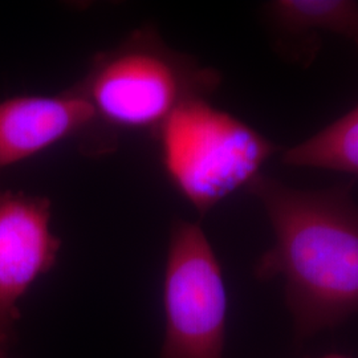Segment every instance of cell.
Returning a JSON list of instances; mask_svg holds the SVG:
<instances>
[{
	"label": "cell",
	"instance_id": "cell-1",
	"mask_svg": "<svg viewBox=\"0 0 358 358\" xmlns=\"http://www.w3.org/2000/svg\"><path fill=\"white\" fill-rule=\"evenodd\" d=\"M355 179L320 190L257 176L245 189L259 201L273 244L255 276L282 279L297 331L312 334L358 312V205Z\"/></svg>",
	"mask_w": 358,
	"mask_h": 358
},
{
	"label": "cell",
	"instance_id": "cell-2",
	"mask_svg": "<svg viewBox=\"0 0 358 358\" xmlns=\"http://www.w3.org/2000/svg\"><path fill=\"white\" fill-rule=\"evenodd\" d=\"M219 84L217 71L170 50L145 29L101 53L75 90L90 103L97 121L158 133L179 106L208 99Z\"/></svg>",
	"mask_w": 358,
	"mask_h": 358
},
{
	"label": "cell",
	"instance_id": "cell-3",
	"mask_svg": "<svg viewBox=\"0 0 358 358\" xmlns=\"http://www.w3.org/2000/svg\"><path fill=\"white\" fill-rule=\"evenodd\" d=\"M157 136L167 177L201 215L247 187L282 150L208 99L179 106Z\"/></svg>",
	"mask_w": 358,
	"mask_h": 358
},
{
	"label": "cell",
	"instance_id": "cell-4",
	"mask_svg": "<svg viewBox=\"0 0 358 358\" xmlns=\"http://www.w3.org/2000/svg\"><path fill=\"white\" fill-rule=\"evenodd\" d=\"M227 289L214 248L198 223L173 224L164 276L161 358H223Z\"/></svg>",
	"mask_w": 358,
	"mask_h": 358
},
{
	"label": "cell",
	"instance_id": "cell-5",
	"mask_svg": "<svg viewBox=\"0 0 358 358\" xmlns=\"http://www.w3.org/2000/svg\"><path fill=\"white\" fill-rule=\"evenodd\" d=\"M60 239L51 230V202L26 192H0V346L10 349L19 303L57 262Z\"/></svg>",
	"mask_w": 358,
	"mask_h": 358
},
{
	"label": "cell",
	"instance_id": "cell-6",
	"mask_svg": "<svg viewBox=\"0 0 358 358\" xmlns=\"http://www.w3.org/2000/svg\"><path fill=\"white\" fill-rule=\"evenodd\" d=\"M97 118L76 90L59 96H17L0 103V170L85 130Z\"/></svg>",
	"mask_w": 358,
	"mask_h": 358
},
{
	"label": "cell",
	"instance_id": "cell-7",
	"mask_svg": "<svg viewBox=\"0 0 358 358\" xmlns=\"http://www.w3.org/2000/svg\"><path fill=\"white\" fill-rule=\"evenodd\" d=\"M266 11L282 41L303 43L309 60L316 55L321 34L352 41L358 29V3L352 0H275Z\"/></svg>",
	"mask_w": 358,
	"mask_h": 358
},
{
	"label": "cell",
	"instance_id": "cell-8",
	"mask_svg": "<svg viewBox=\"0 0 358 358\" xmlns=\"http://www.w3.org/2000/svg\"><path fill=\"white\" fill-rule=\"evenodd\" d=\"M282 162L358 176V105L306 141L284 149Z\"/></svg>",
	"mask_w": 358,
	"mask_h": 358
},
{
	"label": "cell",
	"instance_id": "cell-9",
	"mask_svg": "<svg viewBox=\"0 0 358 358\" xmlns=\"http://www.w3.org/2000/svg\"><path fill=\"white\" fill-rule=\"evenodd\" d=\"M8 350H10V349H6V348H1V346H0V358H10V356H8Z\"/></svg>",
	"mask_w": 358,
	"mask_h": 358
},
{
	"label": "cell",
	"instance_id": "cell-10",
	"mask_svg": "<svg viewBox=\"0 0 358 358\" xmlns=\"http://www.w3.org/2000/svg\"><path fill=\"white\" fill-rule=\"evenodd\" d=\"M350 43H353V44H355V45H356V48H357V50H358V29H357V32H356V35H355V38H353V40H352V41H350Z\"/></svg>",
	"mask_w": 358,
	"mask_h": 358
},
{
	"label": "cell",
	"instance_id": "cell-11",
	"mask_svg": "<svg viewBox=\"0 0 358 358\" xmlns=\"http://www.w3.org/2000/svg\"><path fill=\"white\" fill-rule=\"evenodd\" d=\"M322 358H348L345 356H340V355H331V356H325Z\"/></svg>",
	"mask_w": 358,
	"mask_h": 358
}]
</instances>
